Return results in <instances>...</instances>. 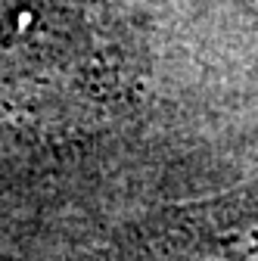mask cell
I'll list each match as a JSON object with an SVG mask.
<instances>
[{
  "label": "cell",
  "instance_id": "6da1fadb",
  "mask_svg": "<svg viewBox=\"0 0 258 261\" xmlns=\"http://www.w3.org/2000/svg\"><path fill=\"white\" fill-rule=\"evenodd\" d=\"M112 28L78 7L22 13L0 35V109L19 115L87 112L121 81Z\"/></svg>",
  "mask_w": 258,
  "mask_h": 261
},
{
  "label": "cell",
  "instance_id": "7a4b0ae2",
  "mask_svg": "<svg viewBox=\"0 0 258 261\" xmlns=\"http://www.w3.org/2000/svg\"><path fill=\"white\" fill-rule=\"evenodd\" d=\"M131 261H258V199L240 190L168 212L140 237Z\"/></svg>",
  "mask_w": 258,
  "mask_h": 261
}]
</instances>
